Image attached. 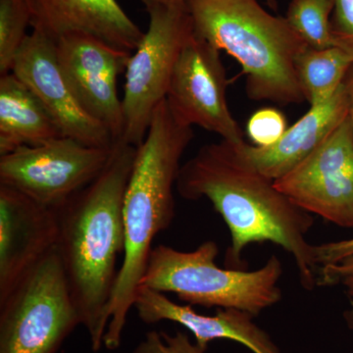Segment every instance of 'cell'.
<instances>
[{
	"mask_svg": "<svg viewBox=\"0 0 353 353\" xmlns=\"http://www.w3.org/2000/svg\"><path fill=\"white\" fill-rule=\"evenodd\" d=\"M176 189L187 201L208 199L226 223L228 268H245L248 246L272 243L292 255L304 289L319 285L314 245L306 238L314 225L312 215L280 192L275 181L243 162L231 143L221 139L201 146L181 167Z\"/></svg>",
	"mask_w": 353,
	"mask_h": 353,
	"instance_id": "cell-1",
	"label": "cell"
},
{
	"mask_svg": "<svg viewBox=\"0 0 353 353\" xmlns=\"http://www.w3.org/2000/svg\"><path fill=\"white\" fill-rule=\"evenodd\" d=\"M137 148L119 141L101 175L57 209V250L74 303L94 352H99L109 323L124 255V199Z\"/></svg>",
	"mask_w": 353,
	"mask_h": 353,
	"instance_id": "cell-2",
	"label": "cell"
},
{
	"mask_svg": "<svg viewBox=\"0 0 353 353\" xmlns=\"http://www.w3.org/2000/svg\"><path fill=\"white\" fill-rule=\"evenodd\" d=\"M194 138L192 127L172 112L166 99L152 116L136 158L124 199L125 252L109 308L103 339L108 350L122 341L128 315L145 275L155 236L170 228L175 218L176 179L183 153Z\"/></svg>",
	"mask_w": 353,
	"mask_h": 353,
	"instance_id": "cell-3",
	"label": "cell"
},
{
	"mask_svg": "<svg viewBox=\"0 0 353 353\" xmlns=\"http://www.w3.org/2000/svg\"><path fill=\"white\" fill-rule=\"evenodd\" d=\"M185 6L194 34L241 65L252 101H305L294 60L307 44L285 17L269 13L259 0H185Z\"/></svg>",
	"mask_w": 353,
	"mask_h": 353,
	"instance_id": "cell-4",
	"label": "cell"
},
{
	"mask_svg": "<svg viewBox=\"0 0 353 353\" xmlns=\"http://www.w3.org/2000/svg\"><path fill=\"white\" fill-rule=\"evenodd\" d=\"M219 246L206 241L190 252L169 245L152 248L141 285L171 292L189 305L234 308L256 317L283 299V265L276 255L254 271L218 266Z\"/></svg>",
	"mask_w": 353,
	"mask_h": 353,
	"instance_id": "cell-5",
	"label": "cell"
},
{
	"mask_svg": "<svg viewBox=\"0 0 353 353\" xmlns=\"http://www.w3.org/2000/svg\"><path fill=\"white\" fill-rule=\"evenodd\" d=\"M80 325L55 248L0 303V353H57Z\"/></svg>",
	"mask_w": 353,
	"mask_h": 353,
	"instance_id": "cell-6",
	"label": "cell"
},
{
	"mask_svg": "<svg viewBox=\"0 0 353 353\" xmlns=\"http://www.w3.org/2000/svg\"><path fill=\"white\" fill-rule=\"evenodd\" d=\"M150 26L132 53L122 99L124 131L121 141L141 145L153 114L166 99L181 51L194 34L185 1L146 8Z\"/></svg>",
	"mask_w": 353,
	"mask_h": 353,
	"instance_id": "cell-7",
	"label": "cell"
},
{
	"mask_svg": "<svg viewBox=\"0 0 353 353\" xmlns=\"http://www.w3.org/2000/svg\"><path fill=\"white\" fill-rule=\"evenodd\" d=\"M113 148H92L67 137L22 146L0 155V185L57 210L101 175Z\"/></svg>",
	"mask_w": 353,
	"mask_h": 353,
	"instance_id": "cell-8",
	"label": "cell"
},
{
	"mask_svg": "<svg viewBox=\"0 0 353 353\" xmlns=\"http://www.w3.org/2000/svg\"><path fill=\"white\" fill-rule=\"evenodd\" d=\"M306 212L353 228V126L350 116L301 163L275 181Z\"/></svg>",
	"mask_w": 353,
	"mask_h": 353,
	"instance_id": "cell-9",
	"label": "cell"
},
{
	"mask_svg": "<svg viewBox=\"0 0 353 353\" xmlns=\"http://www.w3.org/2000/svg\"><path fill=\"white\" fill-rule=\"evenodd\" d=\"M220 50L192 34L181 51L166 101L188 126L201 127L233 143L245 141L228 105V78Z\"/></svg>",
	"mask_w": 353,
	"mask_h": 353,
	"instance_id": "cell-10",
	"label": "cell"
},
{
	"mask_svg": "<svg viewBox=\"0 0 353 353\" xmlns=\"http://www.w3.org/2000/svg\"><path fill=\"white\" fill-rule=\"evenodd\" d=\"M55 43L58 63L76 99L119 143L124 117L117 81L132 53L83 34H66Z\"/></svg>",
	"mask_w": 353,
	"mask_h": 353,
	"instance_id": "cell-11",
	"label": "cell"
},
{
	"mask_svg": "<svg viewBox=\"0 0 353 353\" xmlns=\"http://www.w3.org/2000/svg\"><path fill=\"white\" fill-rule=\"evenodd\" d=\"M11 72L43 102L62 136L92 148H113L117 143L108 128L92 117L76 99L58 63L57 43L50 37L32 30Z\"/></svg>",
	"mask_w": 353,
	"mask_h": 353,
	"instance_id": "cell-12",
	"label": "cell"
},
{
	"mask_svg": "<svg viewBox=\"0 0 353 353\" xmlns=\"http://www.w3.org/2000/svg\"><path fill=\"white\" fill-rule=\"evenodd\" d=\"M57 211L0 185V303L57 248Z\"/></svg>",
	"mask_w": 353,
	"mask_h": 353,
	"instance_id": "cell-13",
	"label": "cell"
},
{
	"mask_svg": "<svg viewBox=\"0 0 353 353\" xmlns=\"http://www.w3.org/2000/svg\"><path fill=\"white\" fill-rule=\"evenodd\" d=\"M31 27L57 41L83 34L118 50L134 52L145 32L123 10L117 0H26Z\"/></svg>",
	"mask_w": 353,
	"mask_h": 353,
	"instance_id": "cell-14",
	"label": "cell"
},
{
	"mask_svg": "<svg viewBox=\"0 0 353 353\" xmlns=\"http://www.w3.org/2000/svg\"><path fill=\"white\" fill-rule=\"evenodd\" d=\"M134 308L145 324L170 321L182 325L196 339L202 350L216 340H229L241 343L253 353H282L271 336L257 326L254 316L234 308H218L216 314L203 315L192 305L174 303L163 292L141 285L134 299Z\"/></svg>",
	"mask_w": 353,
	"mask_h": 353,
	"instance_id": "cell-15",
	"label": "cell"
},
{
	"mask_svg": "<svg viewBox=\"0 0 353 353\" xmlns=\"http://www.w3.org/2000/svg\"><path fill=\"white\" fill-rule=\"evenodd\" d=\"M348 113L350 102L343 83L332 99L310 108L274 145L256 146L245 141L231 145L243 162L276 181L314 152L347 119Z\"/></svg>",
	"mask_w": 353,
	"mask_h": 353,
	"instance_id": "cell-16",
	"label": "cell"
},
{
	"mask_svg": "<svg viewBox=\"0 0 353 353\" xmlns=\"http://www.w3.org/2000/svg\"><path fill=\"white\" fill-rule=\"evenodd\" d=\"M62 132L31 88L10 72L0 78V155L43 145Z\"/></svg>",
	"mask_w": 353,
	"mask_h": 353,
	"instance_id": "cell-17",
	"label": "cell"
},
{
	"mask_svg": "<svg viewBox=\"0 0 353 353\" xmlns=\"http://www.w3.org/2000/svg\"><path fill=\"white\" fill-rule=\"evenodd\" d=\"M353 63L340 48L306 46L294 60L299 87L310 108L328 101L345 83Z\"/></svg>",
	"mask_w": 353,
	"mask_h": 353,
	"instance_id": "cell-18",
	"label": "cell"
},
{
	"mask_svg": "<svg viewBox=\"0 0 353 353\" xmlns=\"http://www.w3.org/2000/svg\"><path fill=\"white\" fill-rule=\"evenodd\" d=\"M334 0H292L285 13L290 27L310 48H333L331 17Z\"/></svg>",
	"mask_w": 353,
	"mask_h": 353,
	"instance_id": "cell-19",
	"label": "cell"
},
{
	"mask_svg": "<svg viewBox=\"0 0 353 353\" xmlns=\"http://www.w3.org/2000/svg\"><path fill=\"white\" fill-rule=\"evenodd\" d=\"M31 15L26 0H0V74L12 70L18 51L28 37Z\"/></svg>",
	"mask_w": 353,
	"mask_h": 353,
	"instance_id": "cell-20",
	"label": "cell"
},
{
	"mask_svg": "<svg viewBox=\"0 0 353 353\" xmlns=\"http://www.w3.org/2000/svg\"><path fill=\"white\" fill-rule=\"evenodd\" d=\"M288 128L287 119L282 111L263 108L250 116L246 124V132L252 145L269 146L278 141Z\"/></svg>",
	"mask_w": 353,
	"mask_h": 353,
	"instance_id": "cell-21",
	"label": "cell"
},
{
	"mask_svg": "<svg viewBox=\"0 0 353 353\" xmlns=\"http://www.w3.org/2000/svg\"><path fill=\"white\" fill-rule=\"evenodd\" d=\"M132 353H206L187 334L178 332L171 336L164 332L152 331L137 345Z\"/></svg>",
	"mask_w": 353,
	"mask_h": 353,
	"instance_id": "cell-22",
	"label": "cell"
},
{
	"mask_svg": "<svg viewBox=\"0 0 353 353\" xmlns=\"http://www.w3.org/2000/svg\"><path fill=\"white\" fill-rule=\"evenodd\" d=\"M331 27L334 46L343 50L353 63V0H334Z\"/></svg>",
	"mask_w": 353,
	"mask_h": 353,
	"instance_id": "cell-23",
	"label": "cell"
},
{
	"mask_svg": "<svg viewBox=\"0 0 353 353\" xmlns=\"http://www.w3.org/2000/svg\"><path fill=\"white\" fill-rule=\"evenodd\" d=\"M314 255L316 263L319 269L350 259L353 257V238L350 240L314 245Z\"/></svg>",
	"mask_w": 353,
	"mask_h": 353,
	"instance_id": "cell-24",
	"label": "cell"
},
{
	"mask_svg": "<svg viewBox=\"0 0 353 353\" xmlns=\"http://www.w3.org/2000/svg\"><path fill=\"white\" fill-rule=\"evenodd\" d=\"M353 276V257L343 260L339 263L322 267L319 272V284L334 285L341 282L343 278Z\"/></svg>",
	"mask_w": 353,
	"mask_h": 353,
	"instance_id": "cell-25",
	"label": "cell"
},
{
	"mask_svg": "<svg viewBox=\"0 0 353 353\" xmlns=\"http://www.w3.org/2000/svg\"><path fill=\"white\" fill-rule=\"evenodd\" d=\"M345 88H347L348 95V102H350V120H352L353 126V66L352 69L348 72L347 78L345 80Z\"/></svg>",
	"mask_w": 353,
	"mask_h": 353,
	"instance_id": "cell-26",
	"label": "cell"
},
{
	"mask_svg": "<svg viewBox=\"0 0 353 353\" xmlns=\"http://www.w3.org/2000/svg\"><path fill=\"white\" fill-rule=\"evenodd\" d=\"M343 285L347 287V292L348 296L352 297L353 299V276H350V277L343 278V280L341 281ZM345 318L347 320L348 326H350V329L353 330V310L347 311V312L345 313Z\"/></svg>",
	"mask_w": 353,
	"mask_h": 353,
	"instance_id": "cell-27",
	"label": "cell"
},
{
	"mask_svg": "<svg viewBox=\"0 0 353 353\" xmlns=\"http://www.w3.org/2000/svg\"><path fill=\"white\" fill-rule=\"evenodd\" d=\"M145 4V8L157 6H173V4L183 3L185 0H141Z\"/></svg>",
	"mask_w": 353,
	"mask_h": 353,
	"instance_id": "cell-28",
	"label": "cell"
},
{
	"mask_svg": "<svg viewBox=\"0 0 353 353\" xmlns=\"http://www.w3.org/2000/svg\"><path fill=\"white\" fill-rule=\"evenodd\" d=\"M266 6L269 7V8L272 9L273 11H277L278 9V2L277 0H264Z\"/></svg>",
	"mask_w": 353,
	"mask_h": 353,
	"instance_id": "cell-29",
	"label": "cell"
}]
</instances>
